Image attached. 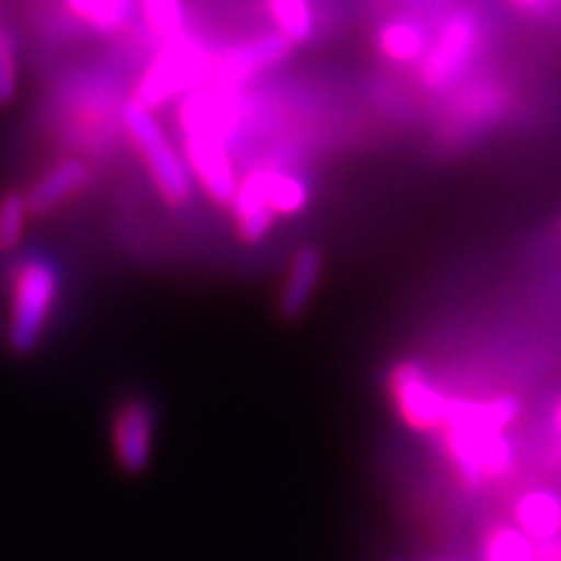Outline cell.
Segmentation results:
<instances>
[{
    "label": "cell",
    "mask_w": 561,
    "mask_h": 561,
    "mask_svg": "<svg viewBox=\"0 0 561 561\" xmlns=\"http://www.w3.org/2000/svg\"><path fill=\"white\" fill-rule=\"evenodd\" d=\"M60 273L45 255H30L11 276L9 346L13 354L30 356L39 348L58 305Z\"/></svg>",
    "instance_id": "1"
},
{
    "label": "cell",
    "mask_w": 561,
    "mask_h": 561,
    "mask_svg": "<svg viewBox=\"0 0 561 561\" xmlns=\"http://www.w3.org/2000/svg\"><path fill=\"white\" fill-rule=\"evenodd\" d=\"M125 130L136 146V151L144 159L149 178L157 187V195L170 208H182L193 198V172L187 161L180 157L172 140L164 136L151 107H146L140 100L125 102L123 107Z\"/></svg>",
    "instance_id": "2"
},
{
    "label": "cell",
    "mask_w": 561,
    "mask_h": 561,
    "mask_svg": "<svg viewBox=\"0 0 561 561\" xmlns=\"http://www.w3.org/2000/svg\"><path fill=\"white\" fill-rule=\"evenodd\" d=\"M210 68H214V60H210L206 47L182 34L178 39L164 42L157 58L146 68L144 79L138 83L136 100L151 110L161 107L164 102L180 96L182 91L208 81Z\"/></svg>",
    "instance_id": "3"
},
{
    "label": "cell",
    "mask_w": 561,
    "mask_h": 561,
    "mask_svg": "<svg viewBox=\"0 0 561 561\" xmlns=\"http://www.w3.org/2000/svg\"><path fill=\"white\" fill-rule=\"evenodd\" d=\"M445 453L466 486H481L486 479H502L515 462V447L504 432L445 430Z\"/></svg>",
    "instance_id": "4"
},
{
    "label": "cell",
    "mask_w": 561,
    "mask_h": 561,
    "mask_svg": "<svg viewBox=\"0 0 561 561\" xmlns=\"http://www.w3.org/2000/svg\"><path fill=\"white\" fill-rule=\"evenodd\" d=\"M185 133V161L191 167L193 180L203 187V193L219 208H231L240 182L234 178L229 153V136L208 128H187Z\"/></svg>",
    "instance_id": "5"
},
{
    "label": "cell",
    "mask_w": 561,
    "mask_h": 561,
    "mask_svg": "<svg viewBox=\"0 0 561 561\" xmlns=\"http://www.w3.org/2000/svg\"><path fill=\"white\" fill-rule=\"evenodd\" d=\"M388 390L398 416L413 432H437L445 426L450 396L434 388L416 362H401L390 371Z\"/></svg>",
    "instance_id": "6"
},
{
    "label": "cell",
    "mask_w": 561,
    "mask_h": 561,
    "mask_svg": "<svg viewBox=\"0 0 561 561\" xmlns=\"http://www.w3.org/2000/svg\"><path fill=\"white\" fill-rule=\"evenodd\" d=\"M153 439H157V411L146 398H125L112 416V455L117 468L128 476L149 471Z\"/></svg>",
    "instance_id": "7"
},
{
    "label": "cell",
    "mask_w": 561,
    "mask_h": 561,
    "mask_svg": "<svg viewBox=\"0 0 561 561\" xmlns=\"http://www.w3.org/2000/svg\"><path fill=\"white\" fill-rule=\"evenodd\" d=\"M476 50H479V21L471 13H460L447 21L445 30L439 32L437 45L432 47L424 68H421L424 87L430 91L453 87L471 66Z\"/></svg>",
    "instance_id": "8"
},
{
    "label": "cell",
    "mask_w": 561,
    "mask_h": 561,
    "mask_svg": "<svg viewBox=\"0 0 561 561\" xmlns=\"http://www.w3.org/2000/svg\"><path fill=\"white\" fill-rule=\"evenodd\" d=\"M291 47L294 42L278 30L261 34V37L244 39L224 53L219 60H214L210 83L219 89L240 87V83L250 81L252 76L263 73V70H268L284 60L291 53Z\"/></svg>",
    "instance_id": "9"
},
{
    "label": "cell",
    "mask_w": 561,
    "mask_h": 561,
    "mask_svg": "<svg viewBox=\"0 0 561 561\" xmlns=\"http://www.w3.org/2000/svg\"><path fill=\"white\" fill-rule=\"evenodd\" d=\"M322 252L314 244H305L294 252L289 271H286L284 284L278 294V314L284 322H297L307 307L312 305L322 278Z\"/></svg>",
    "instance_id": "10"
},
{
    "label": "cell",
    "mask_w": 561,
    "mask_h": 561,
    "mask_svg": "<svg viewBox=\"0 0 561 561\" xmlns=\"http://www.w3.org/2000/svg\"><path fill=\"white\" fill-rule=\"evenodd\" d=\"M231 210H234L237 237H240L244 244H257L268 237L273 221H276L278 216L276 210L271 208L268 193H265V170L244 174L240 187H237Z\"/></svg>",
    "instance_id": "11"
},
{
    "label": "cell",
    "mask_w": 561,
    "mask_h": 561,
    "mask_svg": "<svg viewBox=\"0 0 561 561\" xmlns=\"http://www.w3.org/2000/svg\"><path fill=\"white\" fill-rule=\"evenodd\" d=\"M89 182V164L81 159H62L53 164L42 178L34 182L32 191L26 193V203L34 219L50 216L62 203L73 198L76 193L83 191Z\"/></svg>",
    "instance_id": "12"
},
{
    "label": "cell",
    "mask_w": 561,
    "mask_h": 561,
    "mask_svg": "<svg viewBox=\"0 0 561 561\" xmlns=\"http://www.w3.org/2000/svg\"><path fill=\"white\" fill-rule=\"evenodd\" d=\"M520 403L515 398H491V401H471V398H450L445 416V430L471 432H504L515 421Z\"/></svg>",
    "instance_id": "13"
},
{
    "label": "cell",
    "mask_w": 561,
    "mask_h": 561,
    "mask_svg": "<svg viewBox=\"0 0 561 561\" xmlns=\"http://www.w3.org/2000/svg\"><path fill=\"white\" fill-rule=\"evenodd\" d=\"M515 520L536 543L561 536V496L553 491H528L515 507Z\"/></svg>",
    "instance_id": "14"
},
{
    "label": "cell",
    "mask_w": 561,
    "mask_h": 561,
    "mask_svg": "<svg viewBox=\"0 0 561 561\" xmlns=\"http://www.w3.org/2000/svg\"><path fill=\"white\" fill-rule=\"evenodd\" d=\"M265 193L276 216H297L310 203V187L305 180L291 172L268 170V167H265Z\"/></svg>",
    "instance_id": "15"
},
{
    "label": "cell",
    "mask_w": 561,
    "mask_h": 561,
    "mask_svg": "<svg viewBox=\"0 0 561 561\" xmlns=\"http://www.w3.org/2000/svg\"><path fill=\"white\" fill-rule=\"evenodd\" d=\"M424 34L411 21H392L380 32V50L392 62H413L424 55Z\"/></svg>",
    "instance_id": "16"
},
{
    "label": "cell",
    "mask_w": 561,
    "mask_h": 561,
    "mask_svg": "<svg viewBox=\"0 0 561 561\" xmlns=\"http://www.w3.org/2000/svg\"><path fill=\"white\" fill-rule=\"evenodd\" d=\"M268 9L278 32H284L294 45H301L312 37L314 16L310 0H268Z\"/></svg>",
    "instance_id": "17"
},
{
    "label": "cell",
    "mask_w": 561,
    "mask_h": 561,
    "mask_svg": "<svg viewBox=\"0 0 561 561\" xmlns=\"http://www.w3.org/2000/svg\"><path fill=\"white\" fill-rule=\"evenodd\" d=\"M486 561H538V543L520 528H496L486 538Z\"/></svg>",
    "instance_id": "18"
},
{
    "label": "cell",
    "mask_w": 561,
    "mask_h": 561,
    "mask_svg": "<svg viewBox=\"0 0 561 561\" xmlns=\"http://www.w3.org/2000/svg\"><path fill=\"white\" fill-rule=\"evenodd\" d=\"M32 210L24 193L0 195V252H13L24 240Z\"/></svg>",
    "instance_id": "19"
},
{
    "label": "cell",
    "mask_w": 561,
    "mask_h": 561,
    "mask_svg": "<svg viewBox=\"0 0 561 561\" xmlns=\"http://www.w3.org/2000/svg\"><path fill=\"white\" fill-rule=\"evenodd\" d=\"M68 3L79 13V19L104 34L121 30L130 11V0H68Z\"/></svg>",
    "instance_id": "20"
},
{
    "label": "cell",
    "mask_w": 561,
    "mask_h": 561,
    "mask_svg": "<svg viewBox=\"0 0 561 561\" xmlns=\"http://www.w3.org/2000/svg\"><path fill=\"white\" fill-rule=\"evenodd\" d=\"M149 26L161 39L170 42L185 34V5L182 0H140Z\"/></svg>",
    "instance_id": "21"
},
{
    "label": "cell",
    "mask_w": 561,
    "mask_h": 561,
    "mask_svg": "<svg viewBox=\"0 0 561 561\" xmlns=\"http://www.w3.org/2000/svg\"><path fill=\"white\" fill-rule=\"evenodd\" d=\"M19 94V45L11 30L0 26V110Z\"/></svg>",
    "instance_id": "22"
},
{
    "label": "cell",
    "mask_w": 561,
    "mask_h": 561,
    "mask_svg": "<svg viewBox=\"0 0 561 561\" xmlns=\"http://www.w3.org/2000/svg\"><path fill=\"white\" fill-rule=\"evenodd\" d=\"M538 561H561V536L553 541L538 543Z\"/></svg>",
    "instance_id": "23"
},
{
    "label": "cell",
    "mask_w": 561,
    "mask_h": 561,
    "mask_svg": "<svg viewBox=\"0 0 561 561\" xmlns=\"http://www.w3.org/2000/svg\"><path fill=\"white\" fill-rule=\"evenodd\" d=\"M553 439H557V458L561 460V398L557 411H553Z\"/></svg>",
    "instance_id": "24"
},
{
    "label": "cell",
    "mask_w": 561,
    "mask_h": 561,
    "mask_svg": "<svg viewBox=\"0 0 561 561\" xmlns=\"http://www.w3.org/2000/svg\"><path fill=\"white\" fill-rule=\"evenodd\" d=\"M512 3H515L517 9H525V11H538V9H543L546 3H551V0H512Z\"/></svg>",
    "instance_id": "25"
}]
</instances>
